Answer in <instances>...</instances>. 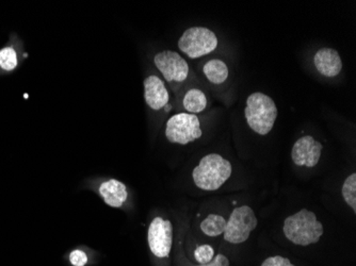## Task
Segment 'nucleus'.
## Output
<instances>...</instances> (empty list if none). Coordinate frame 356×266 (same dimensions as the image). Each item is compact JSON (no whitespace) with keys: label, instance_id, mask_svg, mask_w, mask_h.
<instances>
[{"label":"nucleus","instance_id":"1","mask_svg":"<svg viewBox=\"0 0 356 266\" xmlns=\"http://www.w3.org/2000/svg\"><path fill=\"white\" fill-rule=\"evenodd\" d=\"M279 111L270 96L255 92L247 98L245 116L248 126L259 135H269L277 122Z\"/></svg>","mask_w":356,"mask_h":266},{"label":"nucleus","instance_id":"2","mask_svg":"<svg viewBox=\"0 0 356 266\" xmlns=\"http://www.w3.org/2000/svg\"><path fill=\"white\" fill-rule=\"evenodd\" d=\"M283 231L285 237L291 243L309 246L318 243L325 230L314 212L302 209L301 211L288 216L284 222Z\"/></svg>","mask_w":356,"mask_h":266},{"label":"nucleus","instance_id":"3","mask_svg":"<svg viewBox=\"0 0 356 266\" xmlns=\"http://www.w3.org/2000/svg\"><path fill=\"white\" fill-rule=\"evenodd\" d=\"M231 162L218 153H209L202 158L193 169L194 183L204 191H217L232 175Z\"/></svg>","mask_w":356,"mask_h":266},{"label":"nucleus","instance_id":"4","mask_svg":"<svg viewBox=\"0 0 356 266\" xmlns=\"http://www.w3.org/2000/svg\"><path fill=\"white\" fill-rule=\"evenodd\" d=\"M217 35L206 27H191L185 30L177 42V47L190 59H199L217 49Z\"/></svg>","mask_w":356,"mask_h":266},{"label":"nucleus","instance_id":"5","mask_svg":"<svg viewBox=\"0 0 356 266\" xmlns=\"http://www.w3.org/2000/svg\"><path fill=\"white\" fill-rule=\"evenodd\" d=\"M165 135L170 143L188 145L203 135L201 122L197 115L178 112L168 119Z\"/></svg>","mask_w":356,"mask_h":266},{"label":"nucleus","instance_id":"6","mask_svg":"<svg viewBox=\"0 0 356 266\" xmlns=\"http://www.w3.org/2000/svg\"><path fill=\"white\" fill-rule=\"evenodd\" d=\"M257 227V217L249 206H241L232 212L225 231L224 240L232 244H241L247 241L251 232Z\"/></svg>","mask_w":356,"mask_h":266},{"label":"nucleus","instance_id":"7","mask_svg":"<svg viewBox=\"0 0 356 266\" xmlns=\"http://www.w3.org/2000/svg\"><path fill=\"white\" fill-rule=\"evenodd\" d=\"M154 64L163 79L171 85H181L189 77V64L176 51H159L154 57Z\"/></svg>","mask_w":356,"mask_h":266},{"label":"nucleus","instance_id":"8","mask_svg":"<svg viewBox=\"0 0 356 266\" xmlns=\"http://www.w3.org/2000/svg\"><path fill=\"white\" fill-rule=\"evenodd\" d=\"M149 248L157 258H168L173 243V226L168 219L155 217L152 221L147 233Z\"/></svg>","mask_w":356,"mask_h":266},{"label":"nucleus","instance_id":"9","mask_svg":"<svg viewBox=\"0 0 356 266\" xmlns=\"http://www.w3.org/2000/svg\"><path fill=\"white\" fill-rule=\"evenodd\" d=\"M322 144L312 135H304L300 138L291 151V159L298 166L314 167L319 163L321 158Z\"/></svg>","mask_w":356,"mask_h":266},{"label":"nucleus","instance_id":"10","mask_svg":"<svg viewBox=\"0 0 356 266\" xmlns=\"http://www.w3.org/2000/svg\"><path fill=\"white\" fill-rule=\"evenodd\" d=\"M144 101L153 111H161L170 103V93L165 80L159 76L152 74L143 81Z\"/></svg>","mask_w":356,"mask_h":266},{"label":"nucleus","instance_id":"11","mask_svg":"<svg viewBox=\"0 0 356 266\" xmlns=\"http://www.w3.org/2000/svg\"><path fill=\"white\" fill-rule=\"evenodd\" d=\"M314 64L317 71L327 78L336 77L343 69L341 56L333 48H320L314 57Z\"/></svg>","mask_w":356,"mask_h":266},{"label":"nucleus","instance_id":"12","mask_svg":"<svg viewBox=\"0 0 356 266\" xmlns=\"http://www.w3.org/2000/svg\"><path fill=\"white\" fill-rule=\"evenodd\" d=\"M99 195L104 201L111 208H121L128 198V191L123 182L110 179L99 185Z\"/></svg>","mask_w":356,"mask_h":266},{"label":"nucleus","instance_id":"13","mask_svg":"<svg viewBox=\"0 0 356 266\" xmlns=\"http://www.w3.org/2000/svg\"><path fill=\"white\" fill-rule=\"evenodd\" d=\"M207 96L197 88L188 90L181 98V107L186 113L197 114L205 111L207 108Z\"/></svg>","mask_w":356,"mask_h":266},{"label":"nucleus","instance_id":"14","mask_svg":"<svg viewBox=\"0 0 356 266\" xmlns=\"http://www.w3.org/2000/svg\"><path fill=\"white\" fill-rule=\"evenodd\" d=\"M203 74L210 83L220 85L227 80L229 71L225 62L220 59H213L206 62L203 66Z\"/></svg>","mask_w":356,"mask_h":266},{"label":"nucleus","instance_id":"15","mask_svg":"<svg viewBox=\"0 0 356 266\" xmlns=\"http://www.w3.org/2000/svg\"><path fill=\"white\" fill-rule=\"evenodd\" d=\"M19 65V49L14 44H7L0 49V72L12 73Z\"/></svg>","mask_w":356,"mask_h":266},{"label":"nucleus","instance_id":"16","mask_svg":"<svg viewBox=\"0 0 356 266\" xmlns=\"http://www.w3.org/2000/svg\"><path fill=\"white\" fill-rule=\"evenodd\" d=\"M226 219L218 214H210L202 222L201 230L208 237H218L225 231Z\"/></svg>","mask_w":356,"mask_h":266},{"label":"nucleus","instance_id":"17","mask_svg":"<svg viewBox=\"0 0 356 266\" xmlns=\"http://www.w3.org/2000/svg\"><path fill=\"white\" fill-rule=\"evenodd\" d=\"M343 199L350 208H352L354 213L356 212V174H352L343 182L341 189Z\"/></svg>","mask_w":356,"mask_h":266},{"label":"nucleus","instance_id":"18","mask_svg":"<svg viewBox=\"0 0 356 266\" xmlns=\"http://www.w3.org/2000/svg\"><path fill=\"white\" fill-rule=\"evenodd\" d=\"M213 255H215V251L210 245L199 246L194 251L195 259L201 264L209 263L213 259Z\"/></svg>","mask_w":356,"mask_h":266},{"label":"nucleus","instance_id":"19","mask_svg":"<svg viewBox=\"0 0 356 266\" xmlns=\"http://www.w3.org/2000/svg\"><path fill=\"white\" fill-rule=\"evenodd\" d=\"M70 261L74 266H85L88 263V257L83 251H74L70 255Z\"/></svg>","mask_w":356,"mask_h":266},{"label":"nucleus","instance_id":"20","mask_svg":"<svg viewBox=\"0 0 356 266\" xmlns=\"http://www.w3.org/2000/svg\"><path fill=\"white\" fill-rule=\"evenodd\" d=\"M261 266H295L289 260L281 256H275V257L268 258L261 264Z\"/></svg>","mask_w":356,"mask_h":266},{"label":"nucleus","instance_id":"21","mask_svg":"<svg viewBox=\"0 0 356 266\" xmlns=\"http://www.w3.org/2000/svg\"><path fill=\"white\" fill-rule=\"evenodd\" d=\"M200 266H229V260L224 255H217L215 259L211 260L209 263L202 264Z\"/></svg>","mask_w":356,"mask_h":266}]
</instances>
